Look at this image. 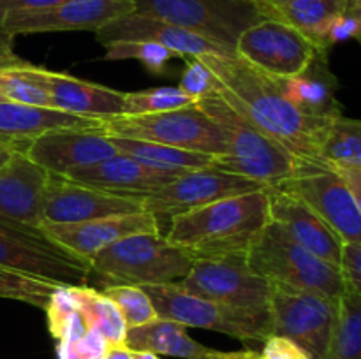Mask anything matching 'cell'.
I'll return each mask as SVG.
<instances>
[{"mask_svg":"<svg viewBox=\"0 0 361 359\" xmlns=\"http://www.w3.org/2000/svg\"><path fill=\"white\" fill-rule=\"evenodd\" d=\"M324 165H356L361 168V120L337 116L328 129L321 146Z\"/></svg>","mask_w":361,"mask_h":359,"instance_id":"30","label":"cell"},{"mask_svg":"<svg viewBox=\"0 0 361 359\" xmlns=\"http://www.w3.org/2000/svg\"><path fill=\"white\" fill-rule=\"evenodd\" d=\"M32 63L11 69H0V95L6 101L18 102V104L41 106L51 108V99L46 94L44 88L34 80L30 73Z\"/></svg>","mask_w":361,"mask_h":359,"instance_id":"33","label":"cell"},{"mask_svg":"<svg viewBox=\"0 0 361 359\" xmlns=\"http://www.w3.org/2000/svg\"><path fill=\"white\" fill-rule=\"evenodd\" d=\"M196 58L214 74L215 94L238 115L305 164L324 165L321 146L337 116L305 111L289 97L284 80L261 73L236 55H201Z\"/></svg>","mask_w":361,"mask_h":359,"instance_id":"1","label":"cell"},{"mask_svg":"<svg viewBox=\"0 0 361 359\" xmlns=\"http://www.w3.org/2000/svg\"><path fill=\"white\" fill-rule=\"evenodd\" d=\"M270 222V189H263L175 215L164 236L194 260L214 259L247 253Z\"/></svg>","mask_w":361,"mask_h":359,"instance_id":"2","label":"cell"},{"mask_svg":"<svg viewBox=\"0 0 361 359\" xmlns=\"http://www.w3.org/2000/svg\"><path fill=\"white\" fill-rule=\"evenodd\" d=\"M178 284L190 294L231 308L270 310L271 284L250 270L247 253L194 260L192 270Z\"/></svg>","mask_w":361,"mask_h":359,"instance_id":"11","label":"cell"},{"mask_svg":"<svg viewBox=\"0 0 361 359\" xmlns=\"http://www.w3.org/2000/svg\"><path fill=\"white\" fill-rule=\"evenodd\" d=\"M39 227L51 241L88 264L102 248L126 236L137 232H161L157 218L145 210L78 224H41Z\"/></svg>","mask_w":361,"mask_h":359,"instance_id":"18","label":"cell"},{"mask_svg":"<svg viewBox=\"0 0 361 359\" xmlns=\"http://www.w3.org/2000/svg\"><path fill=\"white\" fill-rule=\"evenodd\" d=\"M324 359H361V296L345 291Z\"/></svg>","mask_w":361,"mask_h":359,"instance_id":"29","label":"cell"},{"mask_svg":"<svg viewBox=\"0 0 361 359\" xmlns=\"http://www.w3.org/2000/svg\"><path fill=\"white\" fill-rule=\"evenodd\" d=\"M341 270L349 291L361 296V245L358 243H344Z\"/></svg>","mask_w":361,"mask_h":359,"instance_id":"38","label":"cell"},{"mask_svg":"<svg viewBox=\"0 0 361 359\" xmlns=\"http://www.w3.org/2000/svg\"><path fill=\"white\" fill-rule=\"evenodd\" d=\"M194 259L161 232H137L102 248L90 271L108 285H159L182 282ZM106 285V287H108Z\"/></svg>","mask_w":361,"mask_h":359,"instance_id":"5","label":"cell"},{"mask_svg":"<svg viewBox=\"0 0 361 359\" xmlns=\"http://www.w3.org/2000/svg\"><path fill=\"white\" fill-rule=\"evenodd\" d=\"M130 13H134L133 0H67L46 9L7 14L0 20V30L14 37L46 32H97Z\"/></svg>","mask_w":361,"mask_h":359,"instance_id":"14","label":"cell"},{"mask_svg":"<svg viewBox=\"0 0 361 359\" xmlns=\"http://www.w3.org/2000/svg\"><path fill=\"white\" fill-rule=\"evenodd\" d=\"M59 287L62 285L23 273V271L0 266V298L16 299V301L28 303V305L44 310L51 294Z\"/></svg>","mask_w":361,"mask_h":359,"instance_id":"31","label":"cell"},{"mask_svg":"<svg viewBox=\"0 0 361 359\" xmlns=\"http://www.w3.org/2000/svg\"><path fill=\"white\" fill-rule=\"evenodd\" d=\"M178 88L194 101H200V99L214 94V74L200 60L190 58L187 62L185 70L180 76Z\"/></svg>","mask_w":361,"mask_h":359,"instance_id":"37","label":"cell"},{"mask_svg":"<svg viewBox=\"0 0 361 359\" xmlns=\"http://www.w3.org/2000/svg\"><path fill=\"white\" fill-rule=\"evenodd\" d=\"M95 37L101 44L111 41L155 42L175 53V56H189V58H196L201 55H235L228 48L196 32L137 13H130L111 21L95 32Z\"/></svg>","mask_w":361,"mask_h":359,"instance_id":"19","label":"cell"},{"mask_svg":"<svg viewBox=\"0 0 361 359\" xmlns=\"http://www.w3.org/2000/svg\"><path fill=\"white\" fill-rule=\"evenodd\" d=\"M247 264L254 273L267 278L270 284L316 292L335 299L342 298L348 291L341 267L303 248L274 220L247 250Z\"/></svg>","mask_w":361,"mask_h":359,"instance_id":"4","label":"cell"},{"mask_svg":"<svg viewBox=\"0 0 361 359\" xmlns=\"http://www.w3.org/2000/svg\"><path fill=\"white\" fill-rule=\"evenodd\" d=\"M0 266L44 278L62 287L85 285L90 264L63 250L39 229L0 220Z\"/></svg>","mask_w":361,"mask_h":359,"instance_id":"10","label":"cell"},{"mask_svg":"<svg viewBox=\"0 0 361 359\" xmlns=\"http://www.w3.org/2000/svg\"><path fill=\"white\" fill-rule=\"evenodd\" d=\"M48 178L49 172L25 153L0 165V220L39 229Z\"/></svg>","mask_w":361,"mask_h":359,"instance_id":"22","label":"cell"},{"mask_svg":"<svg viewBox=\"0 0 361 359\" xmlns=\"http://www.w3.org/2000/svg\"><path fill=\"white\" fill-rule=\"evenodd\" d=\"M349 2H353V4H361V0H349Z\"/></svg>","mask_w":361,"mask_h":359,"instance_id":"47","label":"cell"},{"mask_svg":"<svg viewBox=\"0 0 361 359\" xmlns=\"http://www.w3.org/2000/svg\"><path fill=\"white\" fill-rule=\"evenodd\" d=\"M30 141H16L0 136V165L7 164L16 153H25Z\"/></svg>","mask_w":361,"mask_h":359,"instance_id":"43","label":"cell"},{"mask_svg":"<svg viewBox=\"0 0 361 359\" xmlns=\"http://www.w3.org/2000/svg\"><path fill=\"white\" fill-rule=\"evenodd\" d=\"M261 359H309V355L289 338L274 334L264 341Z\"/></svg>","mask_w":361,"mask_h":359,"instance_id":"39","label":"cell"},{"mask_svg":"<svg viewBox=\"0 0 361 359\" xmlns=\"http://www.w3.org/2000/svg\"><path fill=\"white\" fill-rule=\"evenodd\" d=\"M134 13L203 35L235 53L240 35L264 20L254 0H133Z\"/></svg>","mask_w":361,"mask_h":359,"instance_id":"8","label":"cell"},{"mask_svg":"<svg viewBox=\"0 0 361 359\" xmlns=\"http://www.w3.org/2000/svg\"><path fill=\"white\" fill-rule=\"evenodd\" d=\"M27 60L20 58L14 53V35L0 30V69H11V67L27 65Z\"/></svg>","mask_w":361,"mask_h":359,"instance_id":"41","label":"cell"},{"mask_svg":"<svg viewBox=\"0 0 361 359\" xmlns=\"http://www.w3.org/2000/svg\"><path fill=\"white\" fill-rule=\"evenodd\" d=\"M116 148L102 127L49 130L28 143L25 155L49 175L63 176L78 168H88L113 157Z\"/></svg>","mask_w":361,"mask_h":359,"instance_id":"17","label":"cell"},{"mask_svg":"<svg viewBox=\"0 0 361 359\" xmlns=\"http://www.w3.org/2000/svg\"><path fill=\"white\" fill-rule=\"evenodd\" d=\"M338 308L341 298L271 284L270 315L274 334L295 341L309 359H324L326 355Z\"/></svg>","mask_w":361,"mask_h":359,"instance_id":"9","label":"cell"},{"mask_svg":"<svg viewBox=\"0 0 361 359\" xmlns=\"http://www.w3.org/2000/svg\"><path fill=\"white\" fill-rule=\"evenodd\" d=\"M345 16L351 20L353 27H355V37L360 39V41H361V4L348 2Z\"/></svg>","mask_w":361,"mask_h":359,"instance_id":"44","label":"cell"},{"mask_svg":"<svg viewBox=\"0 0 361 359\" xmlns=\"http://www.w3.org/2000/svg\"><path fill=\"white\" fill-rule=\"evenodd\" d=\"M102 120L78 116L73 113L59 111L41 106L0 102V136L16 141H32L41 134L60 129H85L99 127Z\"/></svg>","mask_w":361,"mask_h":359,"instance_id":"26","label":"cell"},{"mask_svg":"<svg viewBox=\"0 0 361 359\" xmlns=\"http://www.w3.org/2000/svg\"><path fill=\"white\" fill-rule=\"evenodd\" d=\"M130 355H133V359H161L157 354L148 351H130Z\"/></svg>","mask_w":361,"mask_h":359,"instance_id":"46","label":"cell"},{"mask_svg":"<svg viewBox=\"0 0 361 359\" xmlns=\"http://www.w3.org/2000/svg\"><path fill=\"white\" fill-rule=\"evenodd\" d=\"M324 53L302 32L275 20L249 27L235 44L238 58L277 80L302 76Z\"/></svg>","mask_w":361,"mask_h":359,"instance_id":"12","label":"cell"},{"mask_svg":"<svg viewBox=\"0 0 361 359\" xmlns=\"http://www.w3.org/2000/svg\"><path fill=\"white\" fill-rule=\"evenodd\" d=\"M106 296L118 306L127 327H137L157 319L154 305L140 285H108Z\"/></svg>","mask_w":361,"mask_h":359,"instance_id":"34","label":"cell"},{"mask_svg":"<svg viewBox=\"0 0 361 359\" xmlns=\"http://www.w3.org/2000/svg\"><path fill=\"white\" fill-rule=\"evenodd\" d=\"M106 134L133 139L154 141L173 148L207 153L212 157L224 153L226 141L221 127L197 102L171 111L140 116H111L101 122Z\"/></svg>","mask_w":361,"mask_h":359,"instance_id":"7","label":"cell"},{"mask_svg":"<svg viewBox=\"0 0 361 359\" xmlns=\"http://www.w3.org/2000/svg\"><path fill=\"white\" fill-rule=\"evenodd\" d=\"M270 217L298 245L341 267L344 241L302 197L281 187L270 189Z\"/></svg>","mask_w":361,"mask_h":359,"instance_id":"20","label":"cell"},{"mask_svg":"<svg viewBox=\"0 0 361 359\" xmlns=\"http://www.w3.org/2000/svg\"><path fill=\"white\" fill-rule=\"evenodd\" d=\"M129 351H148L157 355L183 359H261V352L217 351L200 344L187 334V327L166 319H154L137 327H129L126 336Z\"/></svg>","mask_w":361,"mask_h":359,"instance_id":"24","label":"cell"},{"mask_svg":"<svg viewBox=\"0 0 361 359\" xmlns=\"http://www.w3.org/2000/svg\"><path fill=\"white\" fill-rule=\"evenodd\" d=\"M104 359H133V355H130L129 348L123 345V347H109Z\"/></svg>","mask_w":361,"mask_h":359,"instance_id":"45","label":"cell"},{"mask_svg":"<svg viewBox=\"0 0 361 359\" xmlns=\"http://www.w3.org/2000/svg\"><path fill=\"white\" fill-rule=\"evenodd\" d=\"M159 319L173 320L185 327L217 331L240 341H267L274 336L270 310L250 312L231 308L190 294L178 282L143 285Z\"/></svg>","mask_w":361,"mask_h":359,"instance_id":"6","label":"cell"},{"mask_svg":"<svg viewBox=\"0 0 361 359\" xmlns=\"http://www.w3.org/2000/svg\"><path fill=\"white\" fill-rule=\"evenodd\" d=\"M197 104L221 127L226 141V151L214 157V168L256 180L268 189H277L303 172L324 168L296 158L281 143L247 122L215 92L200 99Z\"/></svg>","mask_w":361,"mask_h":359,"instance_id":"3","label":"cell"},{"mask_svg":"<svg viewBox=\"0 0 361 359\" xmlns=\"http://www.w3.org/2000/svg\"><path fill=\"white\" fill-rule=\"evenodd\" d=\"M34 80L51 99L53 109L87 118L106 120L123 115V94L104 84L78 80L71 74L53 73L32 63Z\"/></svg>","mask_w":361,"mask_h":359,"instance_id":"21","label":"cell"},{"mask_svg":"<svg viewBox=\"0 0 361 359\" xmlns=\"http://www.w3.org/2000/svg\"><path fill=\"white\" fill-rule=\"evenodd\" d=\"M108 139L111 141V144L120 153L129 155V157L145 162L155 169L176 172V175L208 168L214 162L212 155L173 148L168 144L154 143V141L133 139V137H120L111 136V134H108Z\"/></svg>","mask_w":361,"mask_h":359,"instance_id":"27","label":"cell"},{"mask_svg":"<svg viewBox=\"0 0 361 359\" xmlns=\"http://www.w3.org/2000/svg\"><path fill=\"white\" fill-rule=\"evenodd\" d=\"M264 20L289 25L309 37L321 51L330 48V35L342 20L349 0H254Z\"/></svg>","mask_w":361,"mask_h":359,"instance_id":"25","label":"cell"},{"mask_svg":"<svg viewBox=\"0 0 361 359\" xmlns=\"http://www.w3.org/2000/svg\"><path fill=\"white\" fill-rule=\"evenodd\" d=\"M69 289L78 310L83 313L88 326L97 329L108 341L109 347H123L129 327L118 306L104 292H99L87 285H73Z\"/></svg>","mask_w":361,"mask_h":359,"instance_id":"28","label":"cell"},{"mask_svg":"<svg viewBox=\"0 0 361 359\" xmlns=\"http://www.w3.org/2000/svg\"><path fill=\"white\" fill-rule=\"evenodd\" d=\"M192 97L183 94L178 87H161L141 92H126L123 94V115L140 116L154 113L171 111L194 104Z\"/></svg>","mask_w":361,"mask_h":359,"instance_id":"32","label":"cell"},{"mask_svg":"<svg viewBox=\"0 0 361 359\" xmlns=\"http://www.w3.org/2000/svg\"><path fill=\"white\" fill-rule=\"evenodd\" d=\"M108 351V341L94 327H88L76 344H59L56 347L59 359H104Z\"/></svg>","mask_w":361,"mask_h":359,"instance_id":"36","label":"cell"},{"mask_svg":"<svg viewBox=\"0 0 361 359\" xmlns=\"http://www.w3.org/2000/svg\"><path fill=\"white\" fill-rule=\"evenodd\" d=\"M145 197L120 196L49 175L42 201V224H78L143 211Z\"/></svg>","mask_w":361,"mask_h":359,"instance_id":"15","label":"cell"},{"mask_svg":"<svg viewBox=\"0 0 361 359\" xmlns=\"http://www.w3.org/2000/svg\"><path fill=\"white\" fill-rule=\"evenodd\" d=\"M62 2H67V0H0V20L11 13L46 9V7L59 6Z\"/></svg>","mask_w":361,"mask_h":359,"instance_id":"40","label":"cell"},{"mask_svg":"<svg viewBox=\"0 0 361 359\" xmlns=\"http://www.w3.org/2000/svg\"><path fill=\"white\" fill-rule=\"evenodd\" d=\"M263 189H268V187L256 180L208 165L196 171L183 172L168 185L155 190L154 194L145 197L143 208L157 220H161L162 217L171 218L175 215L217 203L226 197L242 196V194Z\"/></svg>","mask_w":361,"mask_h":359,"instance_id":"13","label":"cell"},{"mask_svg":"<svg viewBox=\"0 0 361 359\" xmlns=\"http://www.w3.org/2000/svg\"><path fill=\"white\" fill-rule=\"evenodd\" d=\"M106 48L104 60H140L154 74H162L166 63L175 53L155 42L147 41H111L102 44Z\"/></svg>","mask_w":361,"mask_h":359,"instance_id":"35","label":"cell"},{"mask_svg":"<svg viewBox=\"0 0 361 359\" xmlns=\"http://www.w3.org/2000/svg\"><path fill=\"white\" fill-rule=\"evenodd\" d=\"M63 176L76 183H83V185L106 190V192L147 197L178 178L180 175L161 171L116 151L113 157L104 158L88 168L73 169Z\"/></svg>","mask_w":361,"mask_h":359,"instance_id":"23","label":"cell"},{"mask_svg":"<svg viewBox=\"0 0 361 359\" xmlns=\"http://www.w3.org/2000/svg\"><path fill=\"white\" fill-rule=\"evenodd\" d=\"M2 101H6V99H4V97H2V95H0V102H2Z\"/></svg>","mask_w":361,"mask_h":359,"instance_id":"48","label":"cell"},{"mask_svg":"<svg viewBox=\"0 0 361 359\" xmlns=\"http://www.w3.org/2000/svg\"><path fill=\"white\" fill-rule=\"evenodd\" d=\"M331 169L348 183L361 213V168H356V165H331Z\"/></svg>","mask_w":361,"mask_h":359,"instance_id":"42","label":"cell"},{"mask_svg":"<svg viewBox=\"0 0 361 359\" xmlns=\"http://www.w3.org/2000/svg\"><path fill=\"white\" fill-rule=\"evenodd\" d=\"M281 189L302 197L344 243L361 245V213L348 183L331 168H317L289 180Z\"/></svg>","mask_w":361,"mask_h":359,"instance_id":"16","label":"cell"}]
</instances>
